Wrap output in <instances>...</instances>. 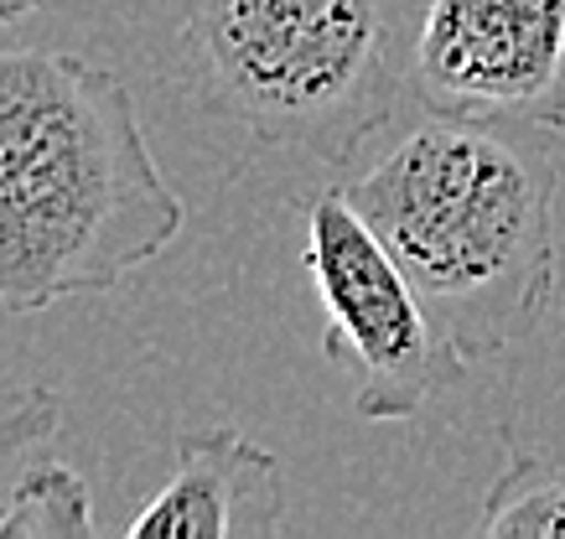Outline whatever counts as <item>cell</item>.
I'll list each match as a JSON object with an SVG mask.
<instances>
[{
    "instance_id": "cell-1",
    "label": "cell",
    "mask_w": 565,
    "mask_h": 539,
    "mask_svg": "<svg viewBox=\"0 0 565 539\" xmlns=\"http://www.w3.org/2000/svg\"><path fill=\"white\" fill-rule=\"evenodd\" d=\"M120 73L73 53H0V306L115 291L182 234Z\"/></svg>"
},
{
    "instance_id": "cell-9",
    "label": "cell",
    "mask_w": 565,
    "mask_h": 539,
    "mask_svg": "<svg viewBox=\"0 0 565 539\" xmlns=\"http://www.w3.org/2000/svg\"><path fill=\"white\" fill-rule=\"evenodd\" d=\"M63 431V400L32 384V389H0V472L17 467L32 446H47Z\"/></svg>"
},
{
    "instance_id": "cell-5",
    "label": "cell",
    "mask_w": 565,
    "mask_h": 539,
    "mask_svg": "<svg viewBox=\"0 0 565 539\" xmlns=\"http://www.w3.org/2000/svg\"><path fill=\"white\" fill-rule=\"evenodd\" d=\"M411 94L462 120L565 125V0H426Z\"/></svg>"
},
{
    "instance_id": "cell-3",
    "label": "cell",
    "mask_w": 565,
    "mask_h": 539,
    "mask_svg": "<svg viewBox=\"0 0 565 539\" xmlns=\"http://www.w3.org/2000/svg\"><path fill=\"white\" fill-rule=\"evenodd\" d=\"M394 0H188L182 42L223 115L348 166L411 88Z\"/></svg>"
},
{
    "instance_id": "cell-10",
    "label": "cell",
    "mask_w": 565,
    "mask_h": 539,
    "mask_svg": "<svg viewBox=\"0 0 565 539\" xmlns=\"http://www.w3.org/2000/svg\"><path fill=\"white\" fill-rule=\"evenodd\" d=\"M32 11H42V0H0V26H11V21L32 17Z\"/></svg>"
},
{
    "instance_id": "cell-4",
    "label": "cell",
    "mask_w": 565,
    "mask_h": 539,
    "mask_svg": "<svg viewBox=\"0 0 565 539\" xmlns=\"http://www.w3.org/2000/svg\"><path fill=\"white\" fill-rule=\"evenodd\" d=\"M301 265L327 312V358L353 374V416L411 420L472 368L343 187L301 197Z\"/></svg>"
},
{
    "instance_id": "cell-7",
    "label": "cell",
    "mask_w": 565,
    "mask_h": 539,
    "mask_svg": "<svg viewBox=\"0 0 565 539\" xmlns=\"http://www.w3.org/2000/svg\"><path fill=\"white\" fill-rule=\"evenodd\" d=\"M488 539H565V467L540 452L509 446V462L493 477L478 514Z\"/></svg>"
},
{
    "instance_id": "cell-2",
    "label": "cell",
    "mask_w": 565,
    "mask_h": 539,
    "mask_svg": "<svg viewBox=\"0 0 565 539\" xmlns=\"http://www.w3.org/2000/svg\"><path fill=\"white\" fill-rule=\"evenodd\" d=\"M343 192L472 364L514 348L550 312L561 270L555 125L420 109Z\"/></svg>"
},
{
    "instance_id": "cell-6",
    "label": "cell",
    "mask_w": 565,
    "mask_h": 539,
    "mask_svg": "<svg viewBox=\"0 0 565 539\" xmlns=\"http://www.w3.org/2000/svg\"><path fill=\"white\" fill-rule=\"evenodd\" d=\"M286 529L280 456L234 425H203L177 441L172 472L125 519L130 539H270Z\"/></svg>"
},
{
    "instance_id": "cell-8",
    "label": "cell",
    "mask_w": 565,
    "mask_h": 539,
    "mask_svg": "<svg viewBox=\"0 0 565 539\" xmlns=\"http://www.w3.org/2000/svg\"><path fill=\"white\" fill-rule=\"evenodd\" d=\"M94 498L63 462H36L0 498V539H88Z\"/></svg>"
}]
</instances>
